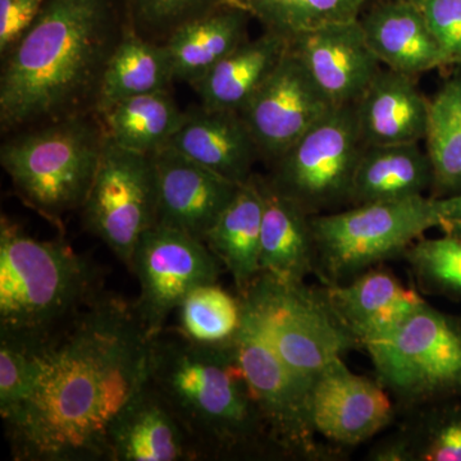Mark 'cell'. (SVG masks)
Listing matches in <instances>:
<instances>
[{
	"mask_svg": "<svg viewBox=\"0 0 461 461\" xmlns=\"http://www.w3.org/2000/svg\"><path fill=\"white\" fill-rule=\"evenodd\" d=\"M364 147L424 141L429 99L417 77L382 67L354 104Z\"/></svg>",
	"mask_w": 461,
	"mask_h": 461,
	"instance_id": "obj_18",
	"label": "cell"
},
{
	"mask_svg": "<svg viewBox=\"0 0 461 461\" xmlns=\"http://www.w3.org/2000/svg\"><path fill=\"white\" fill-rule=\"evenodd\" d=\"M235 345L262 412L273 451L311 460L326 456L312 423L313 384L297 375L282 362L244 312Z\"/></svg>",
	"mask_w": 461,
	"mask_h": 461,
	"instance_id": "obj_11",
	"label": "cell"
},
{
	"mask_svg": "<svg viewBox=\"0 0 461 461\" xmlns=\"http://www.w3.org/2000/svg\"><path fill=\"white\" fill-rule=\"evenodd\" d=\"M239 297L242 312L282 362L311 384L330 363L360 346L321 287L259 273Z\"/></svg>",
	"mask_w": 461,
	"mask_h": 461,
	"instance_id": "obj_7",
	"label": "cell"
},
{
	"mask_svg": "<svg viewBox=\"0 0 461 461\" xmlns=\"http://www.w3.org/2000/svg\"><path fill=\"white\" fill-rule=\"evenodd\" d=\"M156 171L158 224L205 241L241 185L222 177L171 145L151 154Z\"/></svg>",
	"mask_w": 461,
	"mask_h": 461,
	"instance_id": "obj_15",
	"label": "cell"
},
{
	"mask_svg": "<svg viewBox=\"0 0 461 461\" xmlns=\"http://www.w3.org/2000/svg\"><path fill=\"white\" fill-rule=\"evenodd\" d=\"M364 144L354 105L333 107L272 165L266 176L311 215L350 205Z\"/></svg>",
	"mask_w": 461,
	"mask_h": 461,
	"instance_id": "obj_9",
	"label": "cell"
},
{
	"mask_svg": "<svg viewBox=\"0 0 461 461\" xmlns=\"http://www.w3.org/2000/svg\"><path fill=\"white\" fill-rule=\"evenodd\" d=\"M250 14L227 3L177 27L166 39L175 80L195 85L223 58L249 41Z\"/></svg>",
	"mask_w": 461,
	"mask_h": 461,
	"instance_id": "obj_23",
	"label": "cell"
},
{
	"mask_svg": "<svg viewBox=\"0 0 461 461\" xmlns=\"http://www.w3.org/2000/svg\"><path fill=\"white\" fill-rule=\"evenodd\" d=\"M418 7L448 66H461V0H421Z\"/></svg>",
	"mask_w": 461,
	"mask_h": 461,
	"instance_id": "obj_35",
	"label": "cell"
},
{
	"mask_svg": "<svg viewBox=\"0 0 461 461\" xmlns=\"http://www.w3.org/2000/svg\"><path fill=\"white\" fill-rule=\"evenodd\" d=\"M438 199L417 196L366 203L312 215L317 275L339 284L402 257L429 230L438 229Z\"/></svg>",
	"mask_w": 461,
	"mask_h": 461,
	"instance_id": "obj_6",
	"label": "cell"
},
{
	"mask_svg": "<svg viewBox=\"0 0 461 461\" xmlns=\"http://www.w3.org/2000/svg\"><path fill=\"white\" fill-rule=\"evenodd\" d=\"M263 196L260 273L284 281L305 282L317 275V251L312 215L257 175Z\"/></svg>",
	"mask_w": 461,
	"mask_h": 461,
	"instance_id": "obj_21",
	"label": "cell"
},
{
	"mask_svg": "<svg viewBox=\"0 0 461 461\" xmlns=\"http://www.w3.org/2000/svg\"><path fill=\"white\" fill-rule=\"evenodd\" d=\"M433 168L420 142L364 147L350 205L417 198L432 190Z\"/></svg>",
	"mask_w": 461,
	"mask_h": 461,
	"instance_id": "obj_25",
	"label": "cell"
},
{
	"mask_svg": "<svg viewBox=\"0 0 461 461\" xmlns=\"http://www.w3.org/2000/svg\"><path fill=\"white\" fill-rule=\"evenodd\" d=\"M117 0H47L5 58L0 76L3 130L81 113L123 25Z\"/></svg>",
	"mask_w": 461,
	"mask_h": 461,
	"instance_id": "obj_2",
	"label": "cell"
},
{
	"mask_svg": "<svg viewBox=\"0 0 461 461\" xmlns=\"http://www.w3.org/2000/svg\"><path fill=\"white\" fill-rule=\"evenodd\" d=\"M424 141L433 168L430 196L441 199L460 193L461 69L446 78L429 99V126Z\"/></svg>",
	"mask_w": 461,
	"mask_h": 461,
	"instance_id": "obj_30",
	"label": "cell"
},
{
	"mask_svg": "<svg viewBox=\"0 0 461 461\" xmlns=\"http://www.w3.org/2000/svg\"><path fill=\"white\" fill-rule=\"evenodd\" d=\"M124 23L150 41L165 42L177 27L230 0H117Z\"/></svg>",
	"mask_w": 461,
	"mask_h": 461,
	"instance_id": "obj_34",
	"label": "cell"
},
{
	"mask_svg": "<svg viewBox=\"0 0 461 461\" xmlns=\"http://www.w3.org/2000/svg\"><path fill=\"white\" fill-rule=\"evenodd\" d=\"M263 196L257 173L240 186L235 198L209 230L205 244L244 293L260 273Z\"/></svg>",
	"mask_w": 461,
	"mask_h": 461,
	"instance_id": "obj_27",
	"label": "cell"
},
{
	"mask_svg": "<svg viewBox=\"0 0 461 461\" xmlns=\"http://www.w3.org/2000/svg\"><path fill=\"white\" fill-rule=\"evenodd\" d=\"M369 47L386 68L409 76L447 67L417 5L384 0L359 17Z\"/></svg>",
	"mask_w": 461,
	"mask_h": 461,
	"instance_id": "obj_20",
	"label": "cell"
},
{
	"mask_svg": "<svg viewBox=\"0 0 461 461\" xmlns=\"http://www.w3.org/2000/svg\"><path fill=\"white\" fill-rule=\"evenodd\" d=\"M198 460L171 409L150 384L115 421L111 461Z\"/></svg>",
	"mask_w": 461,
	"mask_h": 461,
	"instance_id": "obj_22",
	"label": "cell"
},
{
	"mask_svg": "<svg viewBox=\"0 0 461 461\" xmlns=\"http://www.w3.org/2000/svg\"><path fill=\"white\" fill-rule=\"evenodd\" d=\"M420 287L429 294L461 300V239L421 238L403 253Z\"/></svg>",
	"mask_w": 461,
	"mask_h": 461,
	"instance_id": "obj_33",
	"label": "cell"
},
{
	"mask_svg": "<svg viewBox=\"0 0 461 461\" xmlns=\"http://www.w3.org/2000/svg\"><path fill=\"white\" fill-rule=\"evenodd\" d=\"M169 90L117 103L99 118L108 140L135 153L151 154L167 147L185 120Z\"/></svg>",
	"mask_w": 461,
	"mask_h": 461,
	"instance_id": "obj_29",
	"label": "cell"
},
{
	"mask_svg": "<svg viewBox=\"0 0 461 461\" xmlns=\"http://www.w3.org/2000/svg\"><path fill=\"white\" fill-rule=\"evenodd\" d=\"M375 461H461V396L418 408L414 420L375 446Z\"/></svg>",
	"mask_w": 461,
	"mask_h": 461,
	"instance_id": "obj_28",
	"label": "cell"
},
{
	"mask_svg": "<svg viewBox=\"0 0 461 461\" xmlns=\"http://www.w3.org/2000/svg\"><path fill=\"white\" fill-rule=\"evenodd\" d=\"M222 263L204 241L182 230L156 224L141 236L131 268L140 285L135 308L151 338L194 288L215 284Z\"/></svg>",
	"mask_w": 461,
	"mask_h": 461,
	"instance_id": "obj_12",
	"label": "cell"
},
{
	"mask_svg": "<svg viewBox=\"0 0 461 461\" xmlns=\"http://www.w3.org/2000/svg\"><path fill=\"white\" fill-rule=\"evenodd\" d=\"M333 107L290 48L239 113L260 158L273 165Z\"/></svg>",
	"mask_w": 461,
	"mask_h": 461,
	"instance_id": "obj_13",
	"label": "cell"
},
{
	"mask_svg": "<svg viewBox=\"0 0 461 461\" xmlns=\"http://www.w3.org/2000/svg\"><path fill=\"white\" fill-rule=\"evenodd\" d=\"M438 229L445 235L461 239V191L455 195L438 199Z\"/></svg>",
	"mask_w": 461,
	"mask_h": 461,
	"instance_id": "obj_37",
	"label": "cell"
},
{
	"mask_svg": "<svg viewBox=\"0 0 461 461\" xmlns=\"http://www.w3.org/2000/svg\"><path fill=\"white\" fill-rule=\"evenodd\" d=\"M47 0H0V53L7 56L41 14Z\"/></svg>",
	"mask_w": 461,
	"mask_h": 461,
	"instance_id": "obj_36",
	"label": "cell"
},
{
	"mask_svg": "<svg viewBox=\"0 0 461 461\" xmlns=\"http://www.w3.org/2000/svg\"><path fill=\"white\" fill-rule=\"evenodd\" d=\"M173 80L165 42L150 41L123 23L122 33L100 78L94 109L103 114L122 100L169 90Z\"/></svg>",
	"mask_w": 461,
	"mask_h": 461,
	"instance_id": "obj_24",
	"label": "cell"
},
{
	"mask_svg": "<svg viewBox=\"0 0 461 461\" xmlns=\"http://www.w3.org/2000/svg\"><path fill=\"white\" fill-rule=\"evenodd\" d=\"M321 288L330 308L362 348L395 330L427 303L417 290L379 267Z\"/></svg>",
	"mask_w": 461,
	"mask_h": 461,
	"instance_id": "obj_17",
	"label": "cell"
},
{
	"mask_svg": "<svg viewBox=\"0 0 461 461\" xmlns=\"http://www.w3.org/2000/svg\"><path fill=\"white\" fill-rule=\"evenodd\" d=\"M402 2L412 3V5H418L421 2V0H402Z\"/></svg>",
	"mask_w": 461,
	"mask_h": 461,
	"instance_id": "obj_38",
	"label": "cell"
},
{
	"mask_svg": "<svg viewBox=\"0 0 461 461\" xmlns=\"http://www.w3.org/2000/svg\"><path fill=\"white\" fill-rule=\"evenodd\" d=\"M14 341L27 366L20 399L2 414L14 459L111 461L115 421L150 375L153 338L135 303L103 291L42 338Z\"/></svg>",
	"mask_w": 461,
	"mask_h": 461,
	"instance_id": "obj_1",
	"label": "cell"
},
{
	"mask_svg": "<svg viewBox=\"0 0 461 461\" xmlns=\"http://www.w3.org/2000/svg\"><path fill=\"white\" fill-rule=\"evenodd\" d=\"M178 332L194 344L221 346L238 336L242 323V304L215 284L194 288L177 308Z\"/></svg>",
	"mask_w": 461,
	"mask_h": 461,
	"instance_id": "obj_32",
	"label": "cell"
},
{
	"mask_svg": "<svg viewBox=\"0 0 461 461\" xmlns=\"http://www.w3.org/2000/svg\"><path fill=\"white\" fill-rule=\"evenodd\" d=\"M271 32L293 41L300 33L342 21L357 20L368 0H230Z\"/></svg>",
	"mask_w": 461,
	"mask_h": 461,
	"instance_id": "obj_31",
	"label": "cell"
},
{
	"mask_svg": "<svg viewBox=\"0 0 461 461\" xmlns=\"http://www.w3.org/2000/svg\"><path fill=\"white\" fill-rule=\"evenodd\" d=\"M104 142L102 122L76 113L9 139L0 149V162L27 204L59 220L83 206Z\"/></svg>",
	"mask_w": 461,
	"mask_h": 461,
	"instance_id": "obj_5",
	"label": "cell"
},
{
	"mask_svg": "<svg viewBox=\"0 0 461 461\" xmlns=\"http://www.w3.org/2000/svg\"><path fill=\"white\" fill-rule=\"evenodd\" d=\"M168 145L240 185L256 175L254 167L260 159L256 141L239 112L203 105L185 113L184 122Z\"/></svg>",
	"mask_w": 461,
	"mask_h": 461,
	"instance_id": "obj_19",
	"label": "cell"
},
{
	"mask_svg": "<svg viewBox=\"0 0 461 461\" xmlns=\"http://www.w3.org/2000/svg\"><path fill=\"white\" fill-rule=\"evenodd\" d=\"M285 36L263 32L223 58L194 85L205 108L240 112L290 50Z\"/></svg>",
	"mask_w": 461,
	"mask_h": 461,
	"instance_id": "obj_26",
	"label": "cell"
},
{
	"mask_svg": "<svg viewBox=\"0 0 461 461\" xmlns=\"http://www.w3.org/2000/svg\"><path fill=\"white\" fill-rule=\"evenodd\" d=\"M81 211L86 230L131 268L141 236L158 221L151 156L126 150L105 136L98 171Z\"/></svg>",
	"mask_w": 461,
	"mask_h": 461,
	"instance_id": "obj_10",
	"label": "cell"
},
{
	"mask_svg": "<svg viewBox=\"0 0 461 461\" xmlns=\"http://www.w3.org/2000/svg\"><path fill=\"white\" fill-rule=\"evenodd\" d=\"M290 48L335 107L354 105L384 67L359 18L300 33Z\"/></svg>",
	"mask_w": 461,
	"mask_h": 461,
	"instance_id": "obj_16",
	"label": "cell"
},
{
	"mask_svg": "<svg viewBox=\"0 0 461 461\" xmlns=\"http://www.w3.org/2000/svg\"><path fill=\"white\" fill-rule=\"evenodd\" d=\"M103 291V272L94 260L62 240L32 238L2 215L0 339H41Z\"/></svg>",
	"mask_w": 461,
	"mask_h": 461,
	"instance_id": "obj_4",
	"label": "cell"
},
{
	"mask_svg": "<svg viewBox=\"0 0 461 461\" xmlns=\"http://www.w3.org/2000/svg\"><path fill=\"white\" fill-rule=\"evenodd\" d=\"M364 348L377 381L403 408L461 396V317L424 303Z\"/></svg>",
	"mask_w": 461,
	"mask_h": 461,
	"instance_id": "obj_8",
	"label": "cell"
},
{
	"mask_svg": "<svg viewBox=\"0 0 461 461\" xmlns=\"http://www.w3.org/2000/svg\"><path fill=\"white\" fill-rule=\"evenodd\" d=\"M311 417L318 436L335 445L357 446L386 429L393 405L386 388L351 371L341 357L315 377Z\"/></svg>",
	"mask_w": 461,
	"mask_h": 461,
	"instance_id": "obj_14",
	"label": "cell"
},
{
	"mask_svg": "<svg viewBox=\"0 0 461 461\" xmlns=\"http://www.w3.org/2000/svg\"><path fill=\"white\" fill-rule=\"evenodd\" d=\"M149 384L171 409L198 460L273 451L235 339L203 346L163 329L151 341Z\"/></svg>",
	"mask_w": 461,
	"mask_h": 461,
	"instance_id": "obj_3",
	"label": "cell"
}]
</instances>
